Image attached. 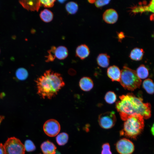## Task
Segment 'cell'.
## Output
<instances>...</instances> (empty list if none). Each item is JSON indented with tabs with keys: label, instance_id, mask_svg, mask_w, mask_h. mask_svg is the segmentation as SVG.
I'll list each match as a JSON object with an SVG mask.
<instances>
[{
	"label": "cell",
	"instance_id": "obj_1",
	"mask_svg": "<svg viewBox=\"0 0 154 154\" xmlns=\"http://www.w3.org/2000/svg\"><path fill=\"white\" fill-rule=\"evenodd\" d=\"M120 100L116 104V108L120 117L134 115H140L147 119L151 116V106L149 103H144L141 97L129 93L119 96Z\"/></svg>",
	"mask_w": 154,
	"mask_h": 154
},
{
	"label": "cell",
	"instance_id": "obj_2",
	"mask_svg": "<svg viewBox=\"0 0 154 154\" xmlns=\"http://www.w3.org/2000/svg\"><path fill=\"white\" fill-rule=\"evenodd\" d=\"M35 82L37 93L43 99H52L65 85L61 74L51 69L46 70Z\"/></svg>",
	"mask_w": 154,
	"mask_h": 154
},
{
	"label": "cell",
	"instance_id": "obj_3",
	"mask_svg": "<svg viewBox=\"0 0 154 154\" xmlns=\"http://www.w3.org/2000/svg\"><path fill=\"white\" fill-rule=\"evenodd\" d=\"M120 117L124 122L123 129L120 132V135L132 139H136L141 133L144 127L143 117L140 115H134Z\"/></svg>",
	"mask_w": 154,
	"mask_h": 154
},
{
	"label": "cell",
	"instance_id": "obj_4",
	"mask_svg": "<svg viewBox=\"0 0 154 154\" xmlns=\"http://www.w3.org/2000/svg\"><path fill=\"white\" fill-rule=\"evenodd\" d=\"M119 82L125 89L132 91L140 88L141 81L137 76L136 71L125 65L121 71Z\"/></svg>",
	"mask_w": 154,
	"mask_h": 154
},
{
	"label": "cell",
	"instance_id": "obj_5",
	"mask_svg": "<svg viewBox=\"0 0 154 154\" xmlns=\"http://www.w3.org/2000/svg\"><path fill=\"white\" fill-rule=\"evenodd\" d=\"M5 154H25L24 145L19 139L12 137L8 138L3 145Z\"/></svg>",
	"mask_w": 154,
	"mask_h": 154
},
{
	"label": "cell",
	"instance_id": "obj_6",
	"mask_svg": "<svg viewBox=\"0 0 154 154\" xmlns=\"http://www.w3.org/2000/svg\"><path fill=\"white\" fill-rule=\"evenodd\" d=\"M116 121L115 112L113 111L107 112L101 114L98 117L100 125L105 129H109L113 127Z\"/></svg>",
	"mask_w": 154,
	"mask_h": 154
},
{
	"label": "cell",
	"instance_id": "obj_7",
	"mask_svg": "<svg viewBox=\"0 0 154 154\" xmlns=\"http://www.w3.org/2000/svg\"><path fill=\"white\" fill-rule=\"evenodd\" d=\"M43 130L45 134L50 137L56 136L59 132L60 127L59 123L54 119H49L44 123Z\"/></svg>",
	"mask_w": 154,
	"mask_h": 154
},
{
	"label": "cell",
	"instance_id": "obj_8",
	"mask_svg": "<svg viewBox=\"0 0 154 154\" xmlns=\"http://www.w3.org/2000/svg\"><path fill=\"white\" fill-rule=\"evenodd\" d=\"M116 148L120 154H131L134 151L135 148L133 143L131 141L123 138L117 142Z\"/></svg>",
	"mask_w": 154,
	"mask_h": 154
},
{
	"label": "cell",
	"instance_id": "obj_9",
	"mask_svg": "<svg viewBox=\"0 0 154 154\" xmlns=\"http://www.w3.org/2000/svg\"><path fill=\"white\" fill-rule=\"evenodd\" d=\"M140 6L133 7L132 11L134 13H142L145 12H150L152 13L150 16L151 21H154V0L150 1L148 4L140 5Z\"/></svg>",
	"mask_w": 154,
	"mask_h": 154
},
{
	"label": "cell",
	"instance_id": "obj_10",
	"mask_svg": "<svg viewBox=\"0 0 154 154\" xmlns=\"http://www.w3.org/2000/svg\"><path fill=\"white\" fill-rule=\"evenodd\" d=\"M118 15L117 12L114 9H109L106 10L103 14V19L106 23L113 24L117 21Z\"/></svg>",
	"mask_w": 154,
	"mask_h": 154
},
{
	"label": "cell",
	"instance_id": "obj_11",
	"mask_svg": "<svg viewBox=\"0 0 154 154\" xmlns=\"http://www.w3.org/2000/svg\"><path fill=\"white\" fill-rule=\"evenodd\" d=\"M19 2L24 8L31 11H38L41 6L40 0H20Z\"/></svg>",
	"mask_w": 154,
	"mask_h": 154
},
{
	"label": "cell",
	"instance_id": "obj_12",
	"mask_svg": "<svg viewBox=\"0 0 154 154\" xmlns=\"http://www.w3.org/2000/svg\"><path fill=\"white\" fill-rule=\"evenodd\" d=\"M107 74L108 77L112 81L119 82L121 72L117 66L114 65L109 67L107 70Z\"/></svg>",
	"mask_w": 154,
	"mask_h": 154
},
{
	"label": "cell",
	"instance_id": "obj_13",
	"mask_svg": "<svg viewBox=\"0 0 154 154\" xmlns=\"http://www.w3.org/2000/svg\"><path fill=\"white\" fill-rule=\"evenodd\" d=\"M79 86L82 90L89 91L93 88L94 83L90 77H84L80 79Z\"/></svg>",
	"mask_w": 154,
	"mask_h": 154
},
{
	"label": "cell",
	"instance_id": "obj_14",
	"mask_svg": "<svg viewBox=\"0 0 154 154\" xmlns=\"http://www.w3.org/2000/svg\"><path fill=\"white\" fill-rule=\"evenodd\" d=\"M40 147L44 154H55L56 152V146L48 140L43 142L41 145Z\"/></svg>",
	"mask_w": 154,
	"mask_h": 154
},
{
	"label": "cell",
	"instance_id": "obj_15",
	"mask_svg": "<svg viewBox=\"0 0 154 154\" xmlns=\"http://www.w3.org/2000/svg\"><path fill=\"white\" fill-rule=\"evenodd\" d=\"M90 50L88 46L85 44L78 46L76 50V55L81 60L87 58L89 55Z\"/></svg>",
	"mask_w": 154,
	"mask_h": 154
},
{
	"label": "cell",
	"instance_id": "obj_16",
	"mask_svg": "<svg viewBox=\"0 0 154 154\" xmlns=\"http://www.w3.org/2000/svg\"><path fill=\"white\" fill-rule=\"evenodd\" d=\"M68 55L67 48L64 46H60L56 48L54 51V56L59 60H63L66 58Z\"/></svg>",
	"mask_w": 154,
	"mask_h": 154
},
{
	"label": "cell",
	"instance_id": "obj_17",
	"mask_svg": "<svg viewBox=\"0 0 154 154\" xmlns=\"http://www.w3.org/2000/svg\"><path fill=\"white\" fill-rule=\"evenodd\" d=\"M110 56L106 53L100 54L97 58L98 64L103 68L107 67L109 65Z\"/></svg>",
	"mask_w": 154,
	"mask_h": 154
},
{
	"label": "cell",
	"instance_id": "obj_18",
	"mask_svg": "<svg viewBox=\"0 0 154 154\" xmlns=\"http://www.w3.org/2000/svg\"><path fill=\"white\" fill-rule=\"evenodd\" d=\"M143 50L141 48H135L131 51L129 57L134 60L139 61L141 60L144 54Z\"/></svg>",
	"mask_w": 154,
	"mask_h": 154
},
{
	"label": "cell",
	"instance_id": "obj_19",
	"mask_svg": "<svg viewBox=\"0 0 154 154\" xmlns=\"http://www.w3.org/2000/svg\"><path fill=\"white\" fill-rule=\"evenodd\" d=\"M40 17L43 21L46 23H48L52 20L53 15L50 10L45 9L40 12Z\"/></svg>",
	"mask_w": 154,
	"mask_h": 154
},
{
	"label": "cell",
	"instance_id": "obj_20",
	"mask_svg": "<svg viewBox=\"0 0 154 154\" xmlns=\"http://www.w3.org/2000/svg\"><path fill=\"white\" fill-rule=\"evenodd\" d=\"M143 87L148 93L153 94L154 93V83L151 79L148 78L144 80Z\"/></svg>",
	"mask_w": 154,
	"mask_h": 154
},
{
	"label": "cell",
	"instance_id": "obj_21",
	"mask_svg": "<svg viewBox=\"0 0 154 154\" xmlns=\"http://www.w3.org/2000/svg\"><path fill=\"white\" fill-rule=\"evenodd\" d=\"M136 74L140 79H144L147 78L149 75L147 68L143 65H140L137 69Z\"/></svg>",
	"mask_w": 154,
	"mask_h": 154
},
{
	"label": "cell",
	"instance_id": "obj_22",
	"mask_svg": "<svg viewBox=\"0 0 154 154\" xmlns=\"http://www.w3.org/2000/svg\"><path fill=\"white\" fill-rule=\"evenodd\" d=\"M68 135L65 132L60 133L56 137L57 143L60 146L66 144L68 141Z\"/></svg>",
	"mask_w": 154,
	"mask_h": 154
},
{
	"label": "cell",
	"instance_id": "obj_23",
	"mask_svg": "<svg viewBox=\"0 0 154 154\" xmlns=\"http://www.w3.org/2000/svg\"><path fill=\"white\" fill-rule=\"evenodd\" d=\"M66 11L69 14H74L76 13L77 11L78 6L76 3L71 1L66 4Z\"/></svg>",
	"mask_w": 154,
	"mask_h": 154
},
{
	"label": "cell",
	"instance_id": "obj_24",
	"mask_svg": "<svg viewBox=\"0 0 154 154\" xmlns=\"http://www.w3.org/2000/svg\"><path fill=\"white\" fill-rule=\"evenodd\" d=\"M15 74L16 78L19 80H23L27 78L28 76V73L26 69L21 68L17 69Z\"/></svg>",
	"mask_w": 154,
	"mask_h": 154
},
{
	"label": "cell",
	"instance_id": "obj_25",
	"mask_svg": "<svg viewBox=\"0 0 154 154\" xmlns=\"http://www.w3.org/2000/svg\"><path fill=\"white\" fill-rule=\"evenodd\" d=\"M117 97L116 94L114 92L109 91L106 94L104 99L106 102L108 103L112 104L115 102Z\"/></svg>",
	"mask_w": 154,
	"mask_h": 154
},
{
	"label": "cell",
	"instance_id": "obj_26",
	"mask_svg": "<svg viewBox=\"0 0 154 154\" xmlns=\"http://www.w3.org/2000/svg\"><path fill=\"white\" fill-rule=\"evenodd\" d=\"M24 146L25 150L28 152L33 151L36 149V147L33 143L29 139L26 140Z\"/></svg>",
	"mask_w": 154,
	"mask_h": 154
},
{
	"label": "cell",
	"instance_id": "obj_27",
	"mask_svg": "<svg viewBox=\"0 0 154 154\" xmlns=\"http://www.w3.org/2000/svg\"><path fill=\"white\" fill-rule=\"evenodd\" d=\"M56 48L55 46H52L51 49L48 51V54L46 56L47 58L46 60V62L52 61L55 59L54 51Z\"/></svg>",
	"mask_w": 154,
	"mask_h": 154
},
{
	"label": "cell",
	"instance_id": "obj_28",
	"mask_svg": "<svg viewBox=\"0 0 154 154\" xmlns=\"http://www.w3.org/2000/svg\"><path fill=\"white\" fill-rule=\"evenodd\" d=\"M55 0H40L41 5L46 8L52 7L54 5Z\"/></svg>",
	"mask_w": 154,
	"mask_h": 154
},
{
	"label": "cell",
	"instance_id": "obj_29",
	"mask_svg": "<svg viewBox=\"0 0 154 154\" xmlns=\"http://www.w3.org/2000/svg\"><path fill=\"white\" fill-rule=\"evenodd\" d=\"M102 150L101 154H112L110 150V146L109 143H106L102 146Z\"/></svg>",
	"mask_w": 154,
	"mask_h": 154
},
{
	"label": "cell",
	"instance_id": "obj_30",
	"mask_svg": "<svg viewBox=\"0 0 154 154\" xmlns=\"http://www.w3.org/2000/svg\"><path fill=\"white\" fill-rule=\"evenodd\" d=\"M110 1V0H96L94 3L97 7L100 8L108 4Z\"/></svg>",
	"mask_w": 154,
	"mask_h": 154
},
{
	"label": "cell",
	"instance_id": "obj_31",
	"mask_svg": "<svg viewBox=\"0 0 154 154\" xmlns=\"http://www.w3.org/2000/svg\"><path fill=\"white\" fill-rule=\"evenodd\" d=\"M0 154H5L3 145L1 143H0Z\"/></svg>",
	"mask_w": 154,
	"mask_h": 154
},
{
	"label": "cell",
	"instance_id": "obj_32",
	"mask_svg": "<svg viewBox=\"0 0 154 154\" xmlns=\"http://www.w3.org/2000/svg\"><path fill=\"white\" fill-rule=\"evenodd\" d=\"M151 130L152 134L154 136V123L153 124L151 127Z\"/></svg>",
	"mask_w": 154,
	"mask_h": 154
},
{
	"label": "cell",
	"instance_id": "obj_33",
	"mask_svg": "<svg viewBox=\"0 0 154 154\" xmlns=\"http://www.w3.org/2000/svg\"><path fill=\"white\" fill-rule=\"evenodd\" d=\"M4 118V117L3 116H0V124Z\"/></svg>",
	"mask_w": 154,
	"mask_h": 154
},
{
	"label": "cell",
	"instance_id": "obj_34",
	"mask_svg": "<svg viewBox=\"0 0 154 154\" xmlns=\"http://www.w3.org/2000/svg\"><path fill=\"white\" fill-rule=\"evenodd\" d=\"M96 1V0H88V1L89 3H95V2Z\"/></svg>",
	"mask_w": 154,
	"mask_h": 154
},
{
	"label": "cell",
	"instance_id": "obj_35",
	"mask_svg": "<svg viewBox=\"0 0 154 154\" xmlns=\"http://www.w3.org/2000/svg\"><path fill=\"white\" fill-rule=\"evenodd\" d=\"M55 154H61V153L58 151H56V152Z\"/></svg>",
	"mask_w": 154,
	"mask_h": 154
},
{
	"label": "cell",
	"instance_id": "obj_36",
	"mask_svg": "<svg viewBox=\"0 0 154 154\" xmlns=\"http://www.w3.org/2000/svg\"></svg>",
	"mask_w": 154,
	"mask_h": 154
},
{
	"label": "cell",
	"instance_id": "obj_37",
	"mask_svg": "<svg viewBox=\"0 0 154 154\" xmlns=\"http://www.w3.org/2000/svg\"></svg>",
	"mask_w": 154,
	"mask_h": 154
}]
</instances>
